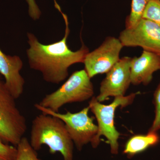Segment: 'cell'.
Returning <instances> with one entry per match:
<instances>
[{"instance_id":"3957f363","label":"cell","mask_w":160,"mask_h":160,"mask_svg":"<svg viewBox=\"0 0 160 160\" xmlns=\"http://www.w3.org/2000/svg\"><path fill=\"white\" fill-rule=\"evenodd\" d=\"M93 94L91 78L85 69H82L73 72L61 87L46 95L38 104L54 112H59L64 105L87 101L93 97Z\"/></svg>"},{"instance_id":"9a60e30c","label":"cell","mask_w":160,"mask_h":160,"mask_svg":"<svg viewBox=\"0 0 160 160\" xmlns=\"http://www.w3.org/2000/svg\"><path fill=\"white\" fill-rule=\"evenodd\" d=\"M142 18L150 20L160 26V0H150L143 12Z\"/></svg>"},{"instance_id":"7a4b0ae2","label":"cell","mask_w":160,"mask_h":160,"mask_svg":"<svg viewBox=\"0 0 160 160\" xmlns=\"http://www.w3.org/2000/svg\"><path fill=\"white\" fill-rule=\"evenodd\" d=\"M29 142L38 151L46 145L52 154L59 152L63 160H73V143L65 123L59 118L42 113L32 120Z\"/></svg>"},{"instance_id":"8992f818","label":"cell","mask_w":160,"mask_h":160,"mask_svg":"<svg viewBox=\"0 0 160 160\" xmlns=\"http://www.w3.org/2000/svg\"><path fill=\"white\" fill-rule=\"evenodd\" d=\"M35 108L42 113L59 118L65 123L67 131L78 150L81 151L83 146L91 143L98 132V126L93 118L89 115V106L77 112L67 111L62 113L54 112L36 103Z\"/></svg>"},{"instance_id":"9c48e42d","label":"cell","mask_w":160,"mask_h":160,"mask_svg":"<svg viewBox=\"0 0 160 160\" xmlns=\"http://www.w3.org/2000/svg\"><path fill=\"white\" fill-rule=\"evenodd\" d=\"M131 58L124 57L106 73L101 83L99 94L96 97L100 102L108 99L109 97L125 95L131 84L130 62Z\"/></svg>"},{"instance_id":"e0dca14e","label":"cell","mask_w":160,"mask_h":160,"mask_svg":"<svg viewBox=\"0 0 160 160\" xmlns=\"http://www.w3.org/2000/svg\"><path fill=\"white\" fill-rule=\"evenodd\" d=\"M16 153V146L9 145L0 140V160H14Z\"/></svg>"},{"instance_id":"4fadbf2b","label":"cell","mask_w":160,"mask_h":160,"mask_svg":"<svg viewBox=\"0 0 160 160\" xmlns=\"http://www.w3.org/2000/svg\"><path fill=\"white\" fill-rule=\"evenodd\" d=\"M149 1L150 0H132L131 11L126 19V28H132L139 22Z\"/></svg>"},{"instance_id":"8fae6325","label":"cell","mask_w":160,"mask_h":160,"mask_svg":"<svg viewBox=\"0 0 160 160\" xmlns=\"http://www.w3.org/2000/svg\"><path fill=\"white\" fill-rule=\"evenodd\" d=\"M160 70V56L143 50L139 57L131 58L130 78L132 85H148L154 72Z\"/></svg>"},{"instance_id":"2e32d148","label":"cell","mask_w":160,"mask_h":160,"mask_svg":"<svg viewBox=\"0 0 160 160\" xmlns=\"http://www.w3.org/2000/svg\"><path fill=\"white\" fill-rule=\"evenodd\" d=\"M155 118L149 132H157L160 130V82L153 95Z\"/></svg>"},{"instance_id":"5b68a950","label":"cell","mask_w":160,"mask_h":160,"mask_svg":"<svg viewBox=\"0 0 160 160\" xmlns=\"http://www.w3.org/2000/svg\"><path fill=\"white\" fill-rule=\"evenodd\" d=\"M0 77V140L17 146L27 130L26 118Z\"/></svg>"},{"instance_id":"d6986e66","label":"cell","mask_w":160,"mask_h":160,"mask_svg":"<svg viewBox=\"0 0 160 160\" xmlns=\"http://www.w3.org/2000/svg\"></svg>"},{"instance_id":"6da1fadb","label":"cell","mask_w":160,"mask_h":160,"mask_svg":"<svg viewBox=\"0 0 160 160\" xmlns=\"http://www.w3.org/2000/svg\"><path fill=\"white\" fill-rule=\"evenodd\" d=\"M55 8L61 12L66 25L65 35L58 42L44 45L39 42L32 33H27L29 48L26 53L30 68L40 72L47 82L58 84L69 75V69L72 65L84 63L89 49L84 43L78 50L73 51L69 49L67 39L70 33L68 17L61 10L54 0Z\"/></svg>"},{"instance_id":"30bf717a","label":"cell","mask_w":160,"mask_h":160,"mask_svg":"<svg viewBox=\"0 0 160 160\" xmlns=\"http://www.w3.org/2000/svg\"><path fill=\"white\" fill-rule=\"evenodd\" d=\"M23 65L19 57L6 55L0 49V74L5 78L7 89L16 99L24 90L25 81L20 72Z\"/></svg>"},{"instance_id":"ba28073f","label":"cell","mask_w":160,"mask_h":160,"mask_svg":"<svg viewBox=\"0 0 160 160\" xmlns=\"http://www.w3.org/2000/svg\"><path fill=\"white\" fill-rule=\"evenodd\" d=\"M123 47L119 38L108 37L98 48L89 52L83 63L89 78L107 73L119 61L120 52Z\"/></svg>"},{"instance_id":"ac0fdd59","label":"cell","mask_w":160,"mask_h":160,"mask_svg":"<svg viewBox=\"0 0 160 160\" xmlns=\"http://www.w3.org/2000/svg\"><path fill=\"white\" fill-rule=\"evenodd\" d=\"M28 4V13L32 19L38 20L42 14V12L38 6L35 0H25Z\"/></svg>"},{"instance_id":"5bb4252c","label":"cell","mask_w":160,"mask_h":160,"mask_svg":"<svg viewBox=\"0 0 160 160\" xmlns=\"http://www.w3.org/2000/svg\"><path fill=\"white\" fill-rule=\"evenodd\" d=\"M16 148L14 160H42L38 157L37 151L32 148L29 140L25 137L22 138Z\"/></svg>"},{"instance_id":"277c9868","label":"cell","mask_w":160,"mask_h":160,"mask_svg":"<svg viewBox=\"0 0 160 160\" xmlns=\"http://www.w3.org/2000/svg\"><path fill=\"white\" fill-rule=\"evenodd\" d=\"M136 93H132L127 96H118L114 98L112 102L109 105H104L93 97L89 102L90 110L93 113L98 122L97 134L91 142L93 148H97L100 142V138L104 136L108 140L111 149V153L118 152V139L120 133L115 126L114 117L116 110L118 107L125 108L133 102Z\"/></svg>"},{"instance_id":"7c38bea8","label":"cell","mask_w":160,"mask_h":160,"mask_svg":"<svg viewBox=\"0 0 160 160\" xmlns=\"http://www.w3.org/2000/svg\"><path fill=\"white\" fill-rule=\"evenodd\" d=\"M160 138L157 132H148L146 135H135L132 137L125 145L123 153L132 158L157 145Z\"/></svg>"},{"instance_id":"52a82bcc","label":"cell","mask_w":160,"mask_h":160,"mask_svg":"<svg viewBox=\"0 0 160 160\" xmlns=\"http://www.w3.org/2000/svg\"><path fill=\"white\" fill-rule=\"evenodd\" d=\"M119 39L124 47H140L160 56V26L142 18L133 27L120 32Z\"/></svg>"}]
</instances>
